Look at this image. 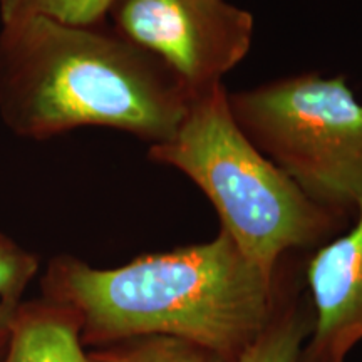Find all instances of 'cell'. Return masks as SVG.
Wrapping results in <instances>:
<instances>
[{"mask_svg":"<svg viewBox=\"0 0 362 362\" xmlns=\"http://www.w3.org/2000/svg\"><path fill=\"white\" fill-rule=\"evenodd\" d=\"M307 280L315 320L298 362H344L362 341V200L349 232L324 243L312 257Z\"/></svg>","mask_w":362,"mask_h":362,"instance_id":"cell-6","label":"cell"},{"mask_svg":"<svg viewBox=\"0 0 362 362\" xmlns=\"http://www.w3.org/2000/svg\"><path fill=\"white\" fill-rule=\"evenodd\" d=\"M79 329L78 315L59 302L29 312L19 307L0 362H90L81 347Z\"/></svg>","mask_w":362,"mask_h":362,"instance_id":"cell-7","label":"cell"},{"mask_svg":"<svg viewBox=\"0 0 362 362\" xmlns=\"http://www.w3.org/2000/svg\"><path fill=\"white\" fill-rule=\"evenodd\" d=\"M312 322L304 309L287 304L284 297L265 329L237 362H298L302 342L312 332Z\"/></svg>","mask_w":362,"mask_h":362,"instance_id":"cell-8","label":"cell"},{"mask_svg":"<svg viewBox=\"0 0 362 362\" xmlns=\"http://www.w3.org/2000/svg\"><path fill=\"white\" fill-rule=\"evenodd\" d=\"M259 151L310 200L339 214L362 200V103L342 76L298 74L228 94Z\"/></svg>","mask_w":362,"mask_h":362,"instance_id":"cell-4","label":"cell"},{"mask_svg":"<svg viewBox=\"0 0 362 362\" xmlns=\"http://www.w3.org/2000/svg\"><path fill=\"white\" fill-rule=\"evenodd\" d=\"M189 99L168 66L121 34L40 16L4 22L0 112L22 136L107 126L160 144L178 129Z\"/></svg>","mask_w":362,"mask_h":362,"instance_id":"cell-2","label":"cell"},{"mask_svg":"<svg viewBox=\"0 0 362 362\" xmlns=\"http://www.w3.org/2000/svg\"><path fill=\"white\" fill-rule=\"evenodd\" d=\"M149 158L187 175L214 203L221 230L270 274L285 253L325 242L349 216L310 200L259 151L235 121L223 83L192 94L178 129L151 144Z\"/></svg>","mask_w":362,"mask_h":362,"instance_id":"cell-3","label":"cell"},{"mask_svg":"<svg viewBox=\"0 0 362 362\" xmlns=\"http://www.w3.org/2000/svg\"><path fill=\"white\" fill-rule=\"evenodd\" d=\"M17 312H19V302L13 300H0V359L8 344L12 334V325L16 320Z\"/></svg>","mask_w":362,"mask_h":362,"instance_id":"cell-12","label":"cell"},{"mask_svg":"<svg viewBox=\"0 0 362 362\" xmlns=\"http://www.w3.org/2000/svg\"><path fill=\"white\" fill-rule=\"evenodd\" d=\"M90 362H226L215 352L170 336L139 337L128 346L101 352Z\"/></svg>","mask_w":362,"mask_h":362,"instance_id":"cell-9","label":"cell"},{"mask_svg":"<svg viewBox=\"0 0 362 362\" xmlns=\"http://www.w3.org/2000/svg\"><path fill=\"white\" fill-rule=\"evenodd\" d=\"M115 0H0L2 22L40 16L69 25H94Z\"/></svg>","mask_w":362,"mask_h":362,"instance_id":"cell-10","label":"cell"},{"mask_svg":"<svg viewBox=\"0 0 362 362\" xmlns=\"http://www.w3.org/2000/svg\"><path fill=\"white\" fill-rule=\"evenodd\" d=\"M119 34L166 64L189 93L220 84L247 56L253 17L226 0H115Z\"/></svg>","mask_w":362,"mask_h":362,"instance_id":"cell-5","label":"cell"},{"mask_svg":"<svg viewBox=\"0 0 362 362\" xmlns=\"http://www.w3.org/2000/svg\"><path fill=\"white\" fill-rule=\"evenodd\" d=\"M35 270L37 262L34 257L0 233V300L19 302Z\"/></svg>","mask_w":362,"mask_h":362,"instance_id":"cell-11","label":"cell"},{"mask_svg":"<svg viewBox=\"0 0 362 362\" xmlns=\"http://www.w3.org/2000/svg\"><path fill=\"white\" fill-rule=\"evenodd\" d=\"M277 274L252 262L220 228L211 242L117 269L64 259L47 282L90 341L170 336L237 362L284 300Z\"/></svg>","mask_w":362,"mask_h":362,"instance_id":"cell-1","label":"cell"}]
</instances>
